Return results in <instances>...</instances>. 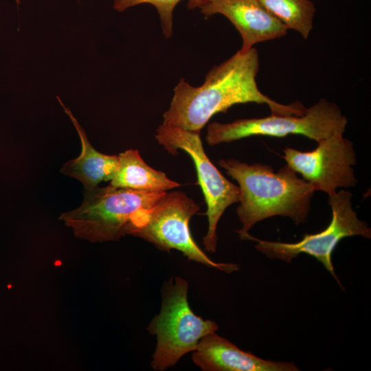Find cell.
I'll return each instance as SVG.
<instances>
[{
	"label": "cell",
	"mask_w": 371,
	"mask_h": 371,
	"mask_svg": "<svg viewBox=\"0 0 371 371\" xmlns=\"http://www.w3.org/2000/svg\"><path fill=\"white\" fill-rule=\"evenodd\" d=\"M347 124L340 108L322 98L302 115L271 114L229 123L212 122L207 126L205 140L210 146H214L251 136L283 137L294 134L318 142L335 133H344Z\"/></svg>",
	"instance_id": "5"
},
{
	"label": "cell",
	"mask_w": 371,
	"mask_h": 371,
	"mask_svg": "<svg viewBox=\"0 0 371 371\" xmlns=\"http://www.w3.org/2000/svg\"><path fill=\"white\" fill-rule=\"evenodd\" d=\"M56 98L71 120L81 142L79 156L66 162L60 172L80 181L84 186V189L98 186L102 181H111L117 168V155H106L95 150L70 109L65 106L58 96Z\"/></svg>",
	"instance_id": "12"
},
{
	"label": "cell",
	"mask_w": 371,
	"mask_h": 371,
	"mask_svg": "<svg viewBox=\"0 0 371 371\" xmlns=\"http://www.w3.org/2000/svg\"><path fill=\"white\" fill-rule=\"evenodd\" d=\"M188 282L179 276L163 287L161 311L147 328L157 337L150 363L155 370L174 366L184 355L194 351L203 337L218 328L215 322L194 314L188 304Z\"/></svg>",
	"instance_id": "4"
},
{
	"label": "cell",
	"mask_w": 371,
	"mask_h": 371,
	"mask_svg": "<svg viewBox=\"0 0 371 371\" xmlns=\"http://www.w3.org/2000/svg\"><path fill=\"white\" fill-rule=\"evenodd\" d=\"M261 5L287 30L297 32L308 38L313 27L316 12L311 0H258Z\"/></svg>",
	"instance_id": "14"
},
{
	"label": "cell",
	"mask_w": 371,
	"mask_h": 371,
	"mask_svg": "<svg viewBox=\"0 0 371 371\" xmlns=\"http://www.w3.org/2000/svg\"><path fill=\"white\" fill-rule=\"evenodd\" d=\"M181 0H115L113 8L118 12L143 3H149L155 7L159 14L163 34L166 38L172 34L173 11ZM207 0H188V8L190 10L200 8Z\"/></svg>",
	"instance_id": "15"
},
{
	"label": "cell",
	"mask_w": 371,
	"mask_h": 371,
	"mask_svg": "<svg viewBox=\"0 0 371 371\" xmlns=\"http://www.w3.org/2000/svg\"><path fill=\"white\" fill-rule=\"evenodd\" d=\"M218 165L238 184L236 213L242 227L236 232L240 238L256 223L272 216L289 217L296 225L306 221L315 190L287 164L277 172L267 164L235 159H221Z\"/></svg>",
	"instance_id": "2"
},
{
	"label": "cell",
	"mask_w": 371,
	"mask_h": 371,
	"mask_svg": "<svg viewBox=\"0 0 371 371\" xmlns=\"http://www.w3.org/2000/svg\"><path fill=\"white\" fill-rule=\"evenodd\" d=\"M166 192L110 185L84 189L81 205L61 214L58 220L71 229L76 238L91 243L117 241L131 235L140 216L158 203Z\"/></svg>",
	"instance_id": "3"
},
{
	"label": "cell",
	"mask_w": 371,
	"mask_h": 371,
	"mask_svg": "<svg viewBox=\"0 0 371 371\" xmlns=\"http://www.w3.org/2000/svg\"><path fill=\"white\" fill-rule=\"evenodd\" d=\"M352 193L344 190L329 195L328 203L332 210V219L328 227L318 233L305 234L297 243L261 240L249 233L241 239L255 241V248L268 258L279 259L287 263H291L300 254L310 255L320 262L341 286L332 262V254L337 245L346 237L371 238V229L357 217L352 208Z\"/></svg>",
	"instance_id": "7"
},
{
	"label": "cell",
	"mask_w": 371,
	"mask_h": 371,
	"mask_svg": "<svg viewBox=\"0 0 371 371\" xmlns=\"http://www.w3.org/2000/svg\"><path fill=\"white\" fill-rule=\"evenodd\" d=\"M200 133L161 124L155 137L168 153L176 155L181 150L192 159L207 205L208 228L203 245L206 251L214 253L218 223L229 206L239 202L240 193L238 186L226 179L207 156Z\"/></svg>",
	"instance_id": "8"
},
{
	"label": "cell",
	"mask_w": 371,
	"mask_h": 371,
	"mask_svg": "<svg viewBox=\"0 0 371 371\" xmlns=\"http://www.w3.org/2000/svg\"><path fill=\"white\" fill-rule=\"evenodd\" d=\"M192 360L205 371L300 370L293 363L265 360L243 351L215 332L199 341L193 351Z\"/></svg>",
	"instance_id": "11"
},
{
	"label": "cell",
	"mask_w": 371,
	"mask_h": 371,
	"mask_svg": "<svg viewBox=\"0 0 371 371\" xmlns=\"http://www.w3.org/2000/svg\"><path fill=\"white\" fill-rule=\"evenodd\" d=\"M14 1L16 2L17 4H19L21 1V0H14Z\"/></svg>",
	"instance_id": "16"
},
{
	"label": "cell",
	"mask_w": 371,
	"mask_h": 371,
	"mask_svg": "<svg viewBox=\"0 0 371 371\" xmlns=\"http://www.w3.org/2000/svg\"><path fill=\"white\" fill-rule=\"evenodd\" d=\"M199 9L206 17L220 14L233 24L242 38L241 53L249 52L256 43L287 34V28L258 0H207Z\"/></svg>",
	"instance_id": "10"
},
{
	"label": "cell",
	"mask_w": 371,
	"mask_h": 371,
	"mask_svg": "<svg viewBox=\"0 0 371 371\" xmlns=\"http://www.w3.org/2000/svg\"><path fill=\"white\" fill-rule=\"evenodd\" d=\"M199 209L184 192H166L158 203L141 215L131 235L143 238L162 251L178 250L189 260L226 273L238 270L236 264L212 260L194 240L189 222Z\"/></svg>",
	"instance_id": "6"
},
{
	"label": "cell",
	"mask_w": 371,
	"mask_h": 371,
	"mask_svg": "<svg viewBox=\"0 0 371 371\" xmlns=\"http://www.w3.org/2000/svg\"><path fill=\"white\" fill-rule=\"evenodd\" d=\"M317 143L316 148L306 152L286 147L283 158L286 164L315 191L328 196L339 188L355 187L357 179L352 166L357 159L352 142L337 133Z\"/></svg>",
	"instance_id": "9"
},
{
	"label": "cell",
	"mask_w": 371,
	"mask_h": 371,
	"mask_svg": "<svg viewBox=\"0 0 371 371\" xmlns=\"http://www.w3.org/2000/svg\"><path fill=\"white\" fill-rule=\"evenodd\" d=\"M259 68L258 52L253 47L246 53L238 50L213 67L201 86L181 79L162 124L201 133L214 115L226 113L235 104L252 102L267 104L274 115H303L306 108L300 102L280 104L260 91L256 80Z\"/></svg>",
	"instance_id": "1"
},
{
	"label": "cell",
	"mask_w": 371,
	"mask_h": 371,
	"mask_svg": "<svg viewBox=\"0 0 371 371\" xmlns=\"http://www.w3.org/2000/svg\"><path fill=\"white\" fill-rule=\"evenodd\" d=\"M116 172L109 185L116 188L150 192H166L181 185L159 170L149 166L137 150L129 149L118 155Z\"/></svg>",
	"instance_id": "13"
}]
</instances>
